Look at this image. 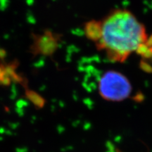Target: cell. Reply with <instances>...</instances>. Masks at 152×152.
Wrapping results in <instances>:
<instances>
[{
	"label": "cell",
	"mask_w": 152,
	"mask_h": 152,
	"mask_svg": "<svg viewBox=\"0 0 152 152\" xmlns=\"http://www.w3.org/2000/svg\"><path fill=\"white\" fill-rule=\"evenodd\" d=\"M101 37L96 43L113 62H124L147 39L146 28L132 12L116 9L101 20Z\"/></svg>",
	"instance_id": "6da1fadb"
},
{
	"label": "cell",
	"mask_w": 152,
	"mask_h": 152,
	"mask_svg": "<svg viewBox=\"0 0 152 152\" xmlns=\"http://www.w3.org/2000/svg\"><path fill=\"white\" fill-rule=\"evenodd\" d=\"M98 89L100 96L109 102H122L132 92V85L129 80L115 71H108L102 75Z\"/></svg>",
	"instance_id": "7a4b0ae2"
},
{
	"label": "cell",
	"mask_w": 152,
	"mask_h": 152,
	"mask_svg": "<svg viewBox=\"0 0 152 152\" xmlns=\"http://www.w3.org/2000/svg\"><path fill=\"white\" fill-rule=\"evenodd\" d=\"M31 37L33 43L29 48L30 54L33 56H52L58 48L62 35L47 29L41 34L32 33Z\"/></svg>",
	"instance_id": "3957f363"
},
{
	"label": "cell",
	"mask_w": 152,
	"mask_h": 152,
	"mask_svg": "<svg viewBox=\"0 0 152 152\" xmlns=\"http://www.w3.org/2000/svg\"><path fill=\"white\" fill-rule=\"evenodd\" d=\"M18 62L14 61L9 64L0 62V85L9 86L12 82L20 83L25 88L27 87V80L16 73Z\"/></svg>",
	"instance_id": "277c9868"
},
{
	"label": "cell",
	"mask_w": 152,
	"mask_h": 152,
	"mask_svg": "<svg viewBox=\"0 0 152 152\" xmlns=\"http://www.w3.org/2000/svg\"><path fill=\"white\" fill-rule=\"evenodd\" d=\"M101 20H92L85 24V34L90 40L96 44L101 37Z\"/></svg>",
	"instance_id": "5b68a950"
},
{
	"label": "cell",
	"mask_w": 152,
	"mask_h": 152,
	"mask_svg": "<svg viewBox=\"0 0 152 152\" xmlns=\"http://www.w3.org/2000/svg\"><path fill=\"white\" fill-rule=\"evenodd\" d=\"M26 91H25V96L28 100L35 106L37 109H42L43 108L46 103L45 99L39 93L35 92V90H31V89L26 87Z\"/></svg>",
	"instance_id": "8992f818"
},
{
	"label": "cell",
	"mask_w": 152,
	"mask_h": 152,
	"mask_svg": "<svg viewBox=\"0 0 152 152\" xmlns=\"http://www.w3.org/2000/svg\"><path fill=\"white\" fill-rule=\"evenodd\" d=\"M6 56V52L4 49H0V59H3Z\"/></svg>",
	"instance_id": "52a82bcc"
}]
</instances>
